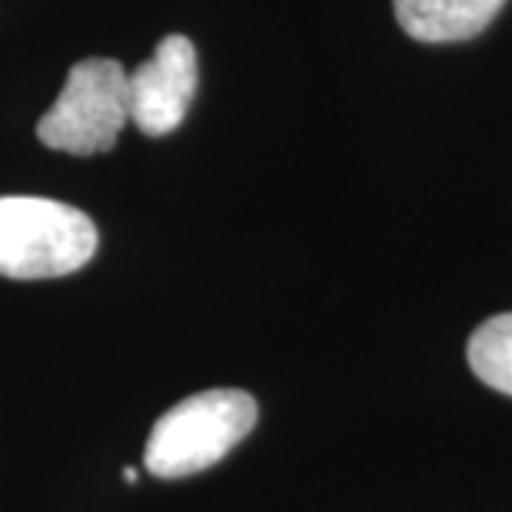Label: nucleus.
<instances>
[{"mask_svg":"<svg viewBox=\"0 0 512 512\" xmlns=\"http://www.w3.org/2000/svg\"><path fill=\"white\" fill-rule=\"evenodd\" d=\"M97 251L94 222L46 197H0V276L55 279L89 265Z\"/></svg>","mask_w":512,"mask_h":512,"instance_id":"2","label":"nucleus"},{"mask_svg":"<svg viewBox=\"0 0 512 512\" xmlns=\"http://www.w3.org/2000/svg\"><path fill=\"white\" fill-rule=\"evenodd\" d=\"M123 478H126L128 484H137V470H126V473H123Z\"/></svg>","mask_w":512,"mask_h":512,"instance_id":"7","label":"nucleus"},{"mask_svg":"<svg viewBox=\"0 0 512 512\" xmlns=\"http://www.w3.org/2000/svg\"><path fill=\"white\" fill-rule=\"evenodd\" d=\"M197 94V49L185 35H168L154 55L128 74V114L148 137L180 126Z\"/></svg>","mask_w":512,"mask_h":512,"instance_id":"4","label":"nucleus"},{"mask_svg":"<svg viewBox=\"0 0 512 512\" xmlns=\"http://www.w3.org/2000/svg\"><path fill=\"white\" fill-rule=\"evenodd\" d=\"M507 0H393L396 20L419 43H461L481 35Z\"/></svg>","mask_w":512,"mask_h":512,"instance_id":"5","label":"nucleus"},{"mask_svg":"<svg viewBox=\"0 0 512 512\" xmlns=\"http://www.w3.org/2000/svg\"><path fill=\"white\" fill-rule=\"evenodd\" d=\"M128 114V74L111 57H89L69 69L66 86L37 123L40 143L74 157L114 148Z\"/></svg>","mask_w":512,"mask_h":512,"instance_id":"3","label":"nucleus"},{"mask_svg":"<svg viewBox=\"0 0 512 512\" xmlns=\"http://www.w3.org/2000/svg\"><path fill=\"white\" fill-rule=\"evenodd\" d=\"M467 362L487 387L512 396V313L490 316L470 336Z\"/></svg>","mask_w":512,"mask_h":512,"instance_id":"6","label":"nucleus"},{"mask_svg":"<svg viewBox=\"0 0 512 512\" xmlns=\"http://www.w3.org/2000/svg\"><path fill=\"white\" fill-rule=\"evenodd\" d=\"M256 399L237 387L188 396L163 413L146 441V470L157 478L197 476L254 430Z\"/></svg>","mask_w":512,"mask_h":512,"instance_id":"1","label":"nucleus"}]
</instances>
